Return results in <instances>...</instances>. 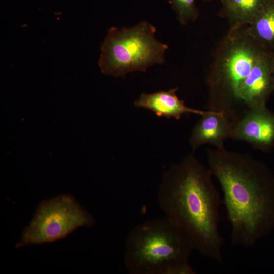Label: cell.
Masks as SVG:
<instances>
[{"label":"cell","mask_w":274,"mask_h":274,"mask_svg":"<svg viewBox=\"0 0 274 274\" xmlns=\"http://www.w3.org/2000/svg\"><path fill=\"white\" fill-rule=\"evenodd\" d=\"M207 155L223 193L231 243L253 246L274 228V174L247 153L208 148Z\"/></svg>","instance_id":"obj_1"},{"label":"cell","mask_w":274,"mask_h":274,"mask_svg":"<svg viewBox=\"0 0 274 274\" xmlns=\"http://www.w3.org/2000/svg\"><path fill=\"white\" fill-rule=\"evenodd\" d=\"M208 167L189 154L163 174L157 202L202 256L223 264L224 239L219 231L222 200Z\"/></svg>","instance_id":"obj_2"},{"label":"cell","mask_w":274,"mask_h":274,"mask_svg":"<svg viewBox=\"0 0 274 274\" xmlns=\"http://www.w3.org/2000/svg\"><path fill=\"white\" fill-rule=\"evenodd\" d=\"M271 53L251 36L247 26L229 28L216 48L208 74L207 110L235 118L242 110L241 84L254 65Z\"/></svg>","instance_id":"obj_3"},{"label":"cell","mask_w":274,"mask_h":274,"mask_svg":"<svg viewBox=\"0 0 274 274\" xmlns=\"http://www.w3.org/2000/svg\"><path fill=\"white\" fill-rule=\"evenodd\" d=\"M193 246L166 217L143 222L126 238L125 268L130 274H168L172 266L188 260Z\"/></svg>","instance_id":"obj_4"},{"label":"cell","mask_w":274,"mask_h":274,"mask_svg":"<svg viewBox=\"0 0 274 274\" xmlns=\"http://www.w3.org/2000/svg\"><path fill=\"white\" fill-rule=\"evenodd\" d=\"M155 27L146 21L130 27H111L101 46L98 65L101 72L115 77L145 72L165 63L167 44L155 37Z\"/></svg>","instance_id":"obj_5"},{"label":"cell","mask_w":274,"mask_h":274,"mask_svg":"<svg viewBox=\"0 0 274 274\" xmlns=\"http://www.w3.org/2000/svg\"><path fill=\"white\" fill-rule=\"evenodd\" d=\"M94 223L93 216L73 196L61 194L39 204L16 247L56 241L80 227H91Z\"/></svg>","instance_id":"obj_6"},{"label":"cell","mask_w":274,"mask_h":274,"mask_svg":"<svg viewBox=\"0 0 274 274\" xmlns=\"http://www.w3.org/2000/svg\"><path fill=\"white\" fill-rule=\"evenodd\" d=\"M231 122V138L264 152L274 147V113L266 105L245 108Z\"/></svg>","instance_id":"obj_7"},{"label":"cell","mask_w":274,"mask_h":274,"mask_svg":"<svg viewBox=\"0 0 274 274\" xmlns=\"http://www.w3.org/2000/svg\"><path fill=\"white\" fill-rule=\"evenodd\" d=\"M271 54L259 60L241 84L238 96L244 108L266 105L274 91L270 66Z\"/></svg>","instance_id":"obj_8"},{"label":"cell","mask_w":274,"mask_h":274,"mask_svg":"<svg viewBox=\"0 0 274 274\" xmlns=\"http://www.w3.org/2000/svg\"><path fill=\"white\" fill-rule=\"evenodd\" d=\"M231 120L224 114L210 111L194 126L189 138L193 152L201 145L210 144L216 149H224L226 140L231 138Z\"/></svg>","instance_id":"obj_9"},{"label":"cell","mask_w":274,"mask_h":274,"mask_svg":"<svg viewBox=\"0 0 274 274\" xmlns=\"http://www.w3.org/2000/svg\"><path fill=\"white\" fill-rule=\"evenodd\" d=\"M178 87L168 91L153 93H142L134 102L135 106L152 111L158 117L174 118L179 120L185 114L193 113L203 116L209 110H198L187 106L176 94Z\"/></svg>","instance_id":"obj_10"},{"label":"cell","mask_w":274,"mask_h":274,"mask_svg":"<svg viewBox=\"0 0 274 274\" xmlns=\"http://www.w3.org/2000/svg\"><path fill=\"white\" fill-rule=\"evenodd\" d=\"M219 15L226 18L229 28L248 26L269 0H220Z\"/></svg>","instance_id":"obj_11"},{"label":"cell","mask_w":274,"mask_h":274,"mask_svg":"<svg viewBox=\"0 0 274 274\" xmlns=\"http://www.w3.org/2000/svg\"><path fill=\"white\" fill-rule=\"evenodd\" d=\"M251 36L270 52L274 50V1L269 0L247 26Z\"/></svg>","instance_id":"obj_12"},{"label":"cell","mask_w":274,"mask_h":274,"mask_svg":"<svg viewBox=\"0 0 274 274\" xmlns=\"http://www.w3.org/2000/svg\"><path fill=\"white\" fill-rule=\"evenodd\" d=\"M175 12L177 19L183 25L196 21L199 11L196 0H167Z\"/></svg>","instance_id":"obj_13"},{"label":"cell","mask_w":274,"mask_h":274,"mask_svg":"<svg viewBox=\"0 0 274 274\" xmlns=\"http://www.w3.org/2000/svg\"><path fill=\"white\" fill-rule=\"evenodd\" d=\"M270 66L273 75H274V50L271 54L270 57Z\"/></svg>","instance_id":"obj_14"},{"label":"cell","mask_w":274,"mask_h":274,"mask_svg":"<svg viewBox=\"0 0 274 274\" xmlns=\"http://www.w3.org/2000/svg\"><path fill=\"white\" fill-rule=\"evenodd\" d=\"M272 84H273V88L274 90V75H272Z\"/></svg>","instance_id":"obj_15"},{"label":"cell","mask_w":274,"mask_h":274,"mask_svg":"<svg viewBox=\"0 0 274 274\" xmlns=\"http://www.w3.org/2000/svg\"><path fill=\"white\" fill-rule=\"evenodd\" d=\"M207 1H208V0H207Z\"/></svg>","instance_id":"obj_16"},{"label":"cell","mask_w":274,"mask_h":274,"mask_svg":"<svg viewBox=\"0 0 274 274\" xmlns=\"http://www.w3.org/2000/svg\"><path fill=\"white\" fill-rule=\"evenodd\" d=\"M274 1V0H273Z\"/></svg>","instance_id":"obj_17"}]
</instances>
